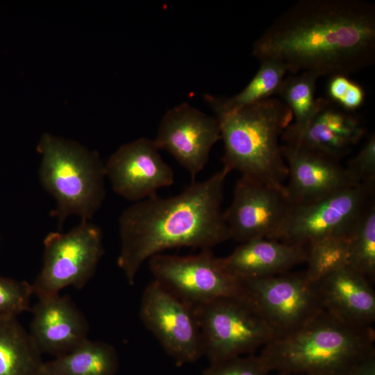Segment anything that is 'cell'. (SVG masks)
I'll return each instance as SVG.
<instances>
[{
	"label": "cell",
	"instance_id": "1",
	"mask_svg": "<svg viewBox=\"0 0 375 375\" xmlns=\"http://www.w3.org/2000/svg\"><path fill=\"white\" fill-rule=\"evenodd\" d=\"M260 61L290 74L349 76L375 62V5L365 0H300L254 42Z\"/></svg>",
	"mask_w": 375,
	"mask_h": 375
},
{
	"label": "cell",
	"instance_id": "2",
	"mask_svg": "<svg viewBox=\"0 0 375 375\" xmlns=\"http://www.w3.org/2000/svg\"><path fill=\"white\" fill-rule=\"evenodd\" d=\"M223 167L177 195L155 194L135 202L119 219L117 265L133 285L142 265L152 256L181 247L210 249L230 238L222 203L226 178Z\"/></svg>",
	"mask_w": 375,
	"mask_h": 375
},
{
	"label": "cell",
	"instance_id": "3",
	"mask_svg": "<svg viewBox=\"0 0 375 375\" xmlns=\"http://www.w3.org/2000/svg\"><path fill=\"white\" fill-rule=\"evenodd\" d=\"M372 326L346 324L325 311L297 331L276 338L259 356L267 369L278 375H347L374 356Z\"/></svg>",
	"mask_w": 375,
	"mask_h": 375
},
{
	"label": "cell",
	"instance_id": "4",
	"mask_svg": "<svg viewBox=\"0 0 375 375\" xmlns=\"http://www.w3.org/2000/svg\"><path fill=\"white\" fill-rule=\"evenodd\" d=\"M215 115L224 147L223 167L285 191L288 171L278 138L293 119L289 108L271 97Z\"/></svg>",
	"mask_w": 375,
	"mask_h": 375
},
{
	"label": "cell",
	"instance_id": "5",
	"mask_svg": "<svg viewBox=\"0 0 375 375\" xmlns=\"http://www.w3.org/2000/svg\"><path fill=\"white\" fill-rule=\"evenodd\" d=\"M42 155L39 178L55 199L50 215L61 228L70 215L88 221L105 198V166L98 153L81 144L46 133L38 146Z\"/></svg>",
	"mask_w": 375,
	"mask_h": 375
},
{
	"label": "cell",
	"instance_id": "6",
	"mask_svg": "<svg viewBox=\"0 0 375 375\" xmlns=\"http://www.w3.org/2000/svg\"><path fill=\"white\" fill-rule=\"evenodd\" d=\"M193 308L201 330L203 356L210 363L252 354L279 338L251 297L219 298Z\"/></svg>",
	"mask_w": 375,
	"mask_h": 375
},
{
	"label": "cell",
	"instance_id": "7",
	"mask_svg": "<svg viewBox=\"0 0 375 375\" xmlns=\"http://www.w3.org/2000/svg\"><path fill=\"white\" fill-rule=\"evenodd\" d=\"M43 244L42 266L31 284L38 299L58 295L68 286L83 288L103 253L100 228L85 220L66 233H49Z\"/></svg>",
	"mask_w": 375,
	"mask_h": 375
},
{
	"label": "cell",
	"instance_id": "8",
	"mask_svg": "<svg viewBox=\"0 0 375 375\" xmlns=\"http://www.w3.org/2000/svg\"><path fill=\"white\" fill-rule=\"evenodd\" d=\"M374 183H360L317 201L290 205L271 240L307 247L321 238L349 233L372 201Z\"/></svg>",
	"mask_w": 375,
	"mask_h": 375
},
{
	"label": "cell",
	"instance_id": "9",
	"mask_svg": "<svg viewBox=\"0 0 375 375\" xmlns=\"http://www.w3.org/2000/svg\"><path fill=\"white\" fill-rule=\"evenodd\" d=\"M147 261L154 280L192 308L222 297H251L210 249L185 256L158 253Z\"/></svg>",
	"mask_w": 375,
	"mask_h": 375
},
{
	"label": "cell",
	"instance_id": "10",
	"mask_svg": "<svg viewBox=\"0 0 375 375\" xmlns=\"http://www.w3.org/2000/svg\"><path fill=\"white\" fill-rule=\"evenodd\" d=\"M240 281L279 338L324 311L318 283L310 281L305 272Z\"/></svg>",
	"mask_w": 375,
	"mask_h": 375
},
{
	"label": "cell",
	"instance_id": "11",
	"mask_svg": "<svg viewBox=\"0 0 375 375\" xmlns=\"http://www.w3.org/2000/svg\"><path fill=\"white\" fill-rule=\"evenodd\" d=\"M140 316L178 365L194 362L203 356L201 330L194 308L154 279L142 294Z\"/></svg>",
	"mask_w": 375,
	"mask_h": 375
},
{
	"label": "cell",
	"instance_id": "12",
	"mask_svg": "<svg viewBox=\"0 0 375 375\" xmlns=\"http://www.w3.org/2000/svg\"><path fill=\"white\" fill-rule=\"evenodd\" d=\"M219 140L217 118L183 103L164 115L153 141L159 150L169 153L194 181L208 162L212 147Z\"/></svg>",
	"mask_w": 375,
	"mask_h": 375
},
{
	"label": "cell",
	"instance_id": "13",
	"mask_svg": "<svg viewBox=\"0 0 375 375\" xmlns=\"http://www.w3.org/2000/svg\"><path fill=\"white\" fill-rule=\"evenodd\" d=\"M104 166L112 190L134 202L156 194L174 181L172 168L162 160L154 141L147 138L119 147Z\"/></svg>",
	"mask_w": 375,
	"mask_h": 375
},
{
	"label": "cell",
	"instance_id": "14",
	"mask_svg": "<svg viewBox=\"0 0 375 375\" xmlns=\"http://www.w3.org/2000/svg\"><path fill=\"white\" fill-rule=\"evenodd\" d=\"M290 206L285 191L240 177L232 202L224 212L230 238L242 243L272 239Z\"/></svg>",
	"mask_w": 375,
	"mask_h": 375
},
{
	"label": "cell",
	"instance_id": "15",
	"mask_svg": "<svg viewBox=\"0 0 375 375\" xmlns=\"http://www.w3.org/2000/svg\"><path fill=\"white\" fill-rule=\"evenodd\" d=\"M365 133L366 129L355 112L342 110L328 98L319 97L310 120L301 126L291 123L281 138L286 144L339 162Z\"/></svg>",
	"mask_w": 375,
	"mask_h": 375
},
{
	"label": "cell",
	"instance_id": "16",
	"mask_svg": "<svg viewBox=\"0 0 375 375\" xmlns=\"http://www.w3.org/2000/svg\"><path fill=\"white\" fill-rule=\"evenodd\" d=\"M281 150L288 171L285 194L290 205L311 203L360 184L338 161L286 144Z\"/></svg>",
	"mask_w": 375,
	"mask_h": 375
},
{
	"label": "cell",
	"instance_id": "17",
	"mask_svg": "<svg viewBox=\"0 0 375 375\" xmlns=\"http://www.w3.org/2000/svg\"><path fill=\"white\" fill-rule=\"evenodd\" d=\"M31 310L29 333L41 353L57 357L88 339L86 319L69 297L38 299Z\"/></svg>",
	"mask_w": 375,
	"mask_h": 375
},
{
	"label": "cell",
	"instance_id": "18",
	"mask_svg": "<svg viewBox=\"0 0 375 375\" xmlns=\"http://www.w3.org/2000/svg\"><path fill=\"white\" fill-rule=\"evenodd\" d=\"M317 283L326 313L350 326H372L375 321V293L365 276L346 266Z\"/></svg>",
	"mask_w": 375,
	"mask_h": 375
},
{
	"label": "cell",
	"instance_id": "19",
	"mask_svg": "<svg viewBox=\"0 0 375 375\" xmlns=\"http://www.w3.org/2000/svg\"><path fill=\"white\" fill-rule=\"evenodd\" d=\"M306 260V247L267 238L243 242L230 255L221 258L226 271L239 280L286 273Z\"/></svg>",
	"mask_w": 375,
	"mask_h": 375
},
{
	"label": "cell",
	"instance_id": "20",
	"mask_svg": "<svg viewBox=\"0 0 375 375\" xmlns=\"http://www.w3.org/2000/svg\"><path fill=\"white\" fill-rule=\"evenodd\" d=\"M41 353L17 317L0 319V375H37Z\"/></svg>",
	"mask_w": 375,
	"mask_h": 375
},
{
	"label": "cell",
	"instance_id": "21",
	"mask_svg": "<svg viewBox=\"0 0 375 375\" xmlns=\"http://www.w3.org/2000/svg\"><path fill=\"white\" fill-rule=\"evenodd\" d=\"M44 365L56 375H115L119 360L112 345L88 339Z\"/></svg>",
	"mask_w": 375,
	"mask_h": 375
},
{
	"label": "cell",
	"instance_id": "22",
	"mask_svg": "<svg viewBox=\"0 0 375 375\" xmlns=\"http://www.w3.org/2000/svg\"><path fill=\"white\" fill-rule=\"evenodd\" d=\"M287 73L281 62L263 60L256 74L239 93L231 97L206 94L205 99L215 114L239 109L277 94Z\"/></svg>",
	"mask_w": 375,
	"mask_h": 375
},
{
	"label": "cell",
	"instance_id": "23",
	"mask_svg": "<svg viewBox=\"0 0 375 375\" xmlns=\"http://www.w3.org/2000/svg\"><path fill=\"white\" fill-rule=\"evenodd\" d=\"M347 267L365 276L375 278V206L372 201L349 233Z\"/></svg>",
	"mask_w": 375,
	"mask_h": 375
},
{
	"label": "cell",
	"instance_id": "24",
	"mask_svg": "<svg viewBox=\"0 0 375 375\" xmlns=\"http://www.w3.org/2000/svg\"><path fill=\"white\" fill-rule=\"evenodd\" d=\"M349 233L327 236L306 247L308 269L305 273L310 281L317 283L347 265Z\"/></svg>",
	"mask_w": 375,
	"mask_h": 375
},
{
	"label": "cell",
	"instance_id": "25",
	"mask_svg": "<svg viewBox=\"0 0 375 375\" xmlns=\"http://www.w3.org/2000/svg\"><path fill=\"white\" fill-rule=\"evenodd\" d=\"M318 77L311 73L290 74L285 77L277 94L291 110L296 126L306 124L314 115L317 105L315 98Z\"/></svg>",
	"mask_w": 375,
	"mask_h": 375
},
{
	"label": "cell",
	"instance_id": "26",
	"mask_svg": "<svg viewBox=\"0 0 375 375\" xmlns=\"http://www.w3.org/2000/svg\"><path fill=\"white\" fill-rule=\"evenodd\" d=\"M33 294L32 285L27 281L0 276V319L17 317L31 310Z\"/></svg>",
	"mask_w": 375,
	"mask_h": 375
},
{
	"label": "cell",
	"instance_id": "27",
	"mask_svg": "<svg viewBox=\"0 0 375 375\" xmlns=\"http://www.w3.org/2000/svg\"><path fill=\"white\" fill-rule=\"evenodd\" d=\"M327 94L331 101L350 112H355L360 108L365 99V91L362 86L344 75L330 77Z\"/></svg>",
	"mask_w": 375,
	"mask_h": 375
},
{
	"label": "cell",
	"instance_id": "28",
	"mask_svg": "<svg viewBox=\"0 0 375 375\" xmlns=\"http://www.w3.org/2000/svg\"><path fill=\"white\" fill-rule=\"evenodd\" d=\"M269 372L259 356L250 355L210 363L203 375H270Z\"/></svg>",
	"mask_w": 375,
	"mask_h": 375
},
{
	"label": "cell",
	"instance_id": "29",
	"mask_svg": "<svg viewBox=\"0 0 375 375\" xmlns=\"http://www.w3.org/2000/svg\"><path fill=\"white\" fill-rule=\"evenodd\" d=\"M358 183H374L375 181V135L371 134L358 153L345 167Z\"/></svg>",
	"mask_w": 375,
	"mask_h": 375
},
{
	"label": "cell",
	"instance_id": "30",
	"mask_svg": "<svg viewBox=\"0 0 375 375\" xmlns=\"http://www.w3.org/2000/svg\"><path fill=\"white\" fill-rule=\"evenodd\" d=\"M347 375H375V356L359 363Z\"/></svg>",
	"mask_w": 375,
	"mask_h": 375
},
{
	"label": "cell",
	"instance_id": "31",
	"mask_svg": "<svg viewBox=\"0 0 375 375\" xmlns=\"http://www.w3.org/2000/svg\"><path fill=\"white\" fill-rule=\"evenodd\" d=\"M37 375H56V374L52 372L51 371H50L49 369H47L46 366L44 365V362L42 367L37 374Z\"/></svg>",
	"mask_w": 375,
	"mask_h": 375
},
{
	"label": "cell",
	"instance_id": "32",
	"mask_svg": "<svg viewBox=\"0 0 375 375\" xmlns=\"http://www.w3.org/2000/svg\"><path fill=\"white\" fill-rule=\"evenodd\" d=\"M308 375H319V374H308Z\"/></svg>",
	"mask_w": 375,
	"mask_h": 375
}]
</instances>
